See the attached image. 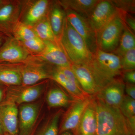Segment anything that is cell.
<instances>
[{"mask_svg": "<svg viewBox=\"0 0 135 135\" xmlns=\"http://www.w3.org/2000/svg\"><path fill=\"white\" fill-rule=\"evenodd\" d=\"M86 65L100 90L121 75L120 57L97 49Z\"/></svg>", "mask_w": 135, "mask_h": 135, "instance_id": "1", "label": "cell"}, {"mask_svg": "<svg viewBox=\"0 0 135 135\" xmlns=\"http://www.w3.org/2000/svg\"><path fill=\"white\" fill-rule=\"evenodd\" d=\"M94 98L97 122L96 135H133L126 118L119 108L110 107Z\"/></svg>", "mask_w": 135, "mask_h": 135, "instance_id": "2", "label": "cell"}, {"mask_svg": "<svg viewBox=\"0 0 135 135\" xmlns=\"http://www.w3.org/2000/svg\"><path fill=\"white\" fill-rule=\"evenodd\" d=\"M58 41L72 64L87 65L91 61L93 54L81 36L70 25L66 17Z\"/></svg>", "mask_w": 135, "mask_h": 135, "instance_id": "3", "label": "cell"}, {"mask_svg": "<svg viewBox=\"0 0 135 135\" xmlns=\"http://www.w3.org/2000/svg\"><path fill=\"white\" fill-rule=\"evenodd\" d=\"M105 26L96 33L97 49L113 53L119 45L126 25L120 11Z\"/></svg>", "mask_w": 135, "mask_h": 135, "instance_id": "4", "label": "cell"}, {"mask_svg": "<svg viewBox=\"0 0 135 135\" xmlns=\"http://www.w3.org/2000/svg\"><path fill=\"white\" fill-rule=\"evenodd\" d=\"M68 21L84 40L90 51L94 54L97 50L96 33L86 18L71 9H65Z\"/></svg>", "mask_w": 135, "mask_h": 135, "instance_id": "5", "label": "cell"}, {"mask_svg": "<svg viewBox=\"0 0 135 135\" xmlns=\"http://www.w3.org/2000/svg\"><path fill=\"white\" fill-rule=\"evenodd\" d=\"M44 89L43 83L29 86H11L7 90L6 100L12 101L17 105L32 103L41 95Z\"/></svg>", "mask_w": 135, "mask_h": 135, "instance_id": "6", "label": "cell"}, {"mask_svg": "<svg viewBox=\"0 0 135 135\" xmlns=\"http://www.w3.org/2000/svg\"><path fill=\"white\" fill-rule=\"evenodd\" d=\"M112 1L99 0L87 19L96 33L118 13Z\"/></svg>", "mask_w": 135, "mask_h": 135, "instance_id": "7", "label": "cell"}, {"mask_svg": "<svg viewBox=\"0 0 135 135\" xmlns=\"http://www.w3.org/2000/svg\"><path fill=\"white\" fill-rule=\"evenodd\" d=\"M125 83L118 77L100 90L94 97L107 105L119 108L125 96Z\"/></svg>", "mask_w": 135, "mask_h": 135, "instance_id": "8", "label": "cell"}, {"mask_svg": "<svg viewBox=\"0 0 135 135\" xmlns=\"http://www.w3.org/2000/svg\"><path fill=\"white\" fill-rule=\"evenodd\" d=\"M93 97L83 100H75L65 114L59 129V133L68 131H74L79 125L85 109Z\"/></svg>", "mask_w": 135, "mask_h": 135, "instance_id": "9", "label": "cell"}, {"mask_svg": "<svg viewBox=\"0 0 135 135\" xmlns=\"http://www.w3.org/2000/svg\"><path fill=\"white\" fill-rule=\"evenodd\" d=\"M40 105L29 103L21 105L18 109V135H31L40 112Z\"/></svg>", "mask_w": 135, "mask_h": 135, "instance_id": "10", "label": "cell"}, {"mask_svg": "<svg viewBox=\"0 0 135 135\" xmlns=\"http://www.w3.org/2000/svg\"><path fill=\"white\" fill-rule=\"evenodd\" d=\"M0 121L5 133L18 135V109L16 104L7 100L0 103Z\"/></svg>", "mask_w": 135, "mask_h": 135, "instance_id": "11", "label": "cell"}, {"mask_svg": "<svg viewBox=\"0 0 135 135\" xmlns=\"http://www.w3.org/2000/svg\"><path fill=\"white\" fill-rule=\"evenodd\" d=\"M45 47L37 56L42 60L58 67H71V63L66 55L58 41H43Z\"/></svg>", "mask_w": 135, "mask_h": 135, "instance_id": "12", "label": "cell"}, {"mask_svg": "<svg viewBox=\"0 0 135 135\" xmlns=\"http://www.w3.org/2000/svg\"><path fill=\"white\" fill-rule=\"evenodd\" d=\"M71 68L83 91L89 96H95L100 89L88 66L72 64Z\"/></svg>", "mask_w": 135, "mask_h": 135, "instance_id": "13", "label": "cell"}, {"mask_svg": "<svg viewBox=\"0 0 135 135\" xmlns=\"http://www.w3.org/2000/svg\"><path fill=\"white\" fill-rule=\"evenodd\" d=\"M28 56L27 50L16 40L7 42L0 49V62H19L26 60Z\"/></svg>", "mask_w": 135, "mask_h": 135, "instance_id": "14", "label": "cell"}, {"mask_svg": "<svg viewBox=\"0 0 135 135\" xmlns=\"http://www.w3.org/2000/svg\"><path fill=\"white\" fill-rule=\"evenodd\" d=\"M97 116L95 102L93 97L91 101L84 111L74 135H96Z\"/></svg>", "mask_w": 135, "mask_h": 135, "instance_id": "15", "label": "cell"}, {"mask_svg": "<svg viewBox=\"0 0 135 135\" xmlns=\"http://www.w3.org/2000/svg\"><path fill=\"white\" fill-rule=\"evenodd\" d=\"M20 70L22 86L34 85L42 80L51 78V71L41 64L29 63L20 67Z\"/></svg>", "mask_w": 135, "mask_h": 135, "instance_id": "16", "label": "cell"}, {"mask_svg": "<svg viewBox=\"0 0 135 135\" xmlns=\"http://www.w3.org/2000/svg\"><path fill=\"white\" fill-rule=\"evenodd\" d=\"M50 75V79L62 87L74 99L83 100L90 97L81 88L68 79L57 66L51 71Z\"/></svg>", "mask_w": 135, "mask_h": 135, "instance_id": "17", "label": "cell"}, {"mask_svg": "<svg viewBox=\"0 0 135 135\" xmlns=\"http://www.w3.org/2000/svg\"><path fill=\"white\" fill-rule=\"evenodd\" d=\"M75 100L63 90L57 87L50 89L46 96L47 103L51 108L70 106Z\"/></svg>", "mask_w": 135, "mask_h": 135, "instance_id": "18", "label": "cell"}, {"mask_svg": "<svg viewBox=\"0 0 135 135\" xmlns=\"http://www.w3.org/2000/svg\"><path fill=\"white\" fill-rule=\"evenodd\" d=\"M99 0H68L61 1L65 9L71 10L85 18H87Z\"/></svg>", "mask_w": 135, "mask_h": 135, "instance_id": "19", "label": "cell"}, {"mask_svg": "<svg viewBox=\"0 0 135 135\" xmlns=\"http://www.w3.org/2000/svg\"><path fill=\"white\" fill-rule=\"evenodd\" d=\"M20 67L0 64V83L11 86L22 84Z\"/></svg>", "mask_w": 135, "mask_h": 135, "instance_id": "20", "label": "cell"}, {"mask_svg": "<svg viewBox=\"0 0 135 135\" xmlns=\"http://www.w3.org/2000/svg\"><path fill=\"white\" fill-rule=\"evenodd\" d=\"M49 3L46 0H40L32 5L26 17V25H33L40 22L46 14Z\"/></svg>", "mask_w": 135, "mask_h": 135, "instance_id": "21", "label": "cell"}, {"mask_svg": "<svg viewBox=\"0 0 135 135\" xmlns=\"http://www.w3.org/2000/svg\"><path fill=\"white\" fill-rule=\"evenodd\" d=\"M135 48L134 32L126 25L118 47L113 54L121 57L128 51Z\"/></svg>", "mask_w": 135, "mask_h": 135, "instance_id": "22", "label": "cell"}, {"mask_svg": "<svg viewBox=\"0 0 135 135\" xmlns=\"http://www.w3.org/2000/svg\"><path fill=\"white\" fill-rule=\"evenodd\" d=\"M51 11L49 21L54 35L58 40L62 31L65 12L57 5L54 6Z\"/></svg>", "mask_w": 135, "mask_h": 135, "instance_id": "23", "label": "cell"}, {"mask_svg": "<svg viewBox=\"0 0 135 135\" xmlns=\"http://www.w3.org/2000/svg\"><path fill=\"white\" fill-rule=\"evenodd\" d=\"M33 30L37 36L43 41H58L54 35L49 20H44L38 22Z\"/></svg>", "mask_w": 135, "mask_h": 135, "instance_id": "24", "label": "cell"}, {"mask_svg": "<svg viewBox=\"0 0 135 135\" xmlns=\"http://www.w3.org/2000/svg\"><path fill=\"white\" fill-rule=\"evenodd\" d=\"M14 33L17 40L21 42L30 40L37 36L33 29L22 23H18L16 26Z\"/></svg>", "mask_w": 135, "mask_h": 135, "instance_id": "25", "label": "cell"}, {"mask_svg": "<svg viewBox=\"0 0 135 135\" xmlns=\"http://www.w3.org/2000/svg\"><path fill=\"white\" fill-rule=\"evenodd\" d=\"M62 113V112L61 110L56 113L49 120L38 135H58L59 133V123Z\"/></svg>", "mask_w": 135, "mask_h": 135, "instance_id": "26", "label": "cell"}, {"mask_svg": "<svg viewBox=\"0 0 135 135\" xmlns=\"http://www.w3.org/2000/svg\"><path fill=\"white\" fill-rule=\"evenodd\" d=\"M119 109L126 118L135 116V100L125 95L119 107Z\"/></svg>", "mask_w": 135, "mask_h": 135, "instance_id": "27", "label": "cell"}, {"mask_svg": "<svg viewBox=\"0 0 135 135\" xmlns=\"http://www.w3.org/2000/svg\"><path fill=\"white\" fill-rule=\"evenodd\" d=\"M122 71H132L135 69V48L128 51L120 57Z\"/></svg>", "mask_w": 135, "mask_h": 135, "instance_id": "28", "label": "cell"}, {"mask_svg": "<svg viewBox=\"0 0 135 135\" xmlns=\"http://www.w3.org/2000/svg\"><path fill=\"white\" fill-rule=\"evenodd\" d=\"M22 43L27 50L38 54L41 52L45 47L44 42L38 36L30 40L22 42Z\"/></svg>", "mask_w": 135, "mask_h": 135, "instance_id": "29", "label": "cell"}, {"mask_svg": "<svg viewBox=\"0 0 135 135\" xmlns=\"http://www.w3.org/2000/svg\"><path fill=\"white\" fill-rule=\"evenodd\" d=\"M112 2L119 10L129 14L135 13L134 0H114Z\"/></svg>", "mask_w": 135, "mask_h": 135, "instance_id": "30", "label": "cell"}, {"mask_svg": "<svg viewBox=\"0 0 135 135\" xmlns=\"http://www.w3.org/2000/svg\"><path fill=\"white\" fill-rule=\"evenodd\" d=\"M14 8L12 5L7 4L0 8V23H4L9 20L13 14Z\"/></svg>", "mask_w": 135, "mask_h": 135, "instance_id": "31", "label": "cell"}, {"mask_svg": "<svg viewBox=\"0 0 135 135\" xmlns=\"http://www.w3.org/2000/svg\"><path fill=\"white\" fill-rule=\"evenodd\" d=\"M123 21L125 24L133 32L135 31V20L134 18L129 13L121 11Z\"/></svg>", "mask_w": 135, "mask_h": 135, "instance_id": "32", "label": "cell"}, {"mask_svg": "<svg viewBox=\"0 0 135 135\" xmlns=\"http://www.w3.org/2000/svg\"><path fill=\"white\" fill-rule=\"evenodd\" d=\"M121 76L122 79L125 83L135 84V71H122Z\"/></svg>", "mask_w": 135, "mask_h": 135, "instance_id": "33", "label": "cell"}, {"mask_svg": "<svg viewBox=\"0 0 135 135\" xmlns=\"http://www.w3.org/2000/svg\"><path fill=\"white\" fill-rule=\"evenodd\" d=\"M125 92L127 95L135 100V84L125 83Z\"/></svg>", "mask_w": 135, "mask_h": 135, "instance_id": "34", "label": "cell"}, {"mask_svg": "<svg viewBox=\"0 0 135 135\" xmlns=\"http://www.w3.org/2000/svg\"><path fill=\"white\" fill-rule=\"evenodd\" d=\"M128 126L133 135L135 133V116L126 118Z\"/></svg>", "mask_w": 135, "mask_h": 135, "instance_id": "35", "label": "cell"}, {"mask_svg": "<svg viewBox=\"0 0 135 135\" xmlns=\"http://www.w3.org/2000/svg\"><path fill=\"white\" fill-rule=\"evenodd\" d=\"M60 135H74V134L72 131H68L61 133Z\"/></svg>", "mask_w": 135, "mask_h": 135, "instance_id": "36", "label": "cell"}, {"mask_svg": "<svg viewBox=\"0 0 135 135\" xmlns=\"http://www.w3.org/2000/svg\"><path fill=\"white\" fill-rule=\"evenodd\" d=\"M3 92L1 89L0 88V103H1L3 99Z\"/></svg>", "mask_w": 135, "mask_h": 135, "instance_id": "37", "label": "cell"}, {"mask_svg": "<svg viewBox=\"0 0 135 135\" xmlns=\"http://www.w3.org/2000/svg\"><path fill=\"white\" fill-rule=\"evenodd\" d=\"M5 133L1 123V121H0V135H3Z\"/></svg>", "mask_w": 135, "mask_h": 135, "instance_id": "38", "label": "cell"}, {"mask_svg": "<svg viewBox=\"0 0 135 135\" xmlns=\"http://www.w3.org/2000/svg\"><path fill=\"white\" fill-rule=\"evenodd\" d=\"M2 135H11L9 134H7V133H5V134H3Z\"/></svg>", "mask_w": 135, "mask_h": 135, "instance_id": "39", "label": "cell"}, {"mask_svg": "<svg viewBox=\"0 0 135 135\" xmlns=\"http://www.w3.org/2000/svg\"><path fill=\"white\" fill-rule=\"evenodd\" d=\"M1 38H0V45H1Z\"/></svg>", "mask_w": 135, "mask_h": 135, "instance_id": "40", "label": "cell"}, {"mask_svg": "<svg viewBox=\"0 0 135 135\" xmlns=\"http://www.w3.org/2000/svg\"></svg>", "mask_w": 135, "mask_h": 135, "instance_id": "41", "label": "cell"}]
</instances>
